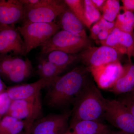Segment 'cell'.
Returning <instances> with one entry per match:
<instances>
[{"label": "cell", "instance_id": "32", "mask_svg": "<svg viewBox=\"0 0 134 134\" xmlns=\"http://www.w3.org/2000/svg\"><path fill=\"white\" fill-rule=\"evenodd\" d=\"M3 88V85L1 81V79H0V91L2 90Z\"/></svg>", "mask_w": 134, "mask_h": 134}, {"label": "cell", "instance_id": "10", "mask_svg": "<svg viewBox=\"0 0 134 134\" xmlns=\"http://www.w3.org/2000/svg\"><path fill=\"white\" fill-rule=\"evenodd\" d=\"M26 55L24 43L15 25L0 26V60L9 56Z\"/></svg>", "mask_w": 134, "mask_h": 134}, {"label": "cell", "instance_id": "35", "mask_svg": "<svg viewBox=\"0 0 134 134\" xmlns=\"http://www.w3.org/2000/svg\"><path fill=\"white\" fill-rule=\"evenodd\" d=\"M19 134H29L28 133H26V132H25V131H24L23 132H22V133H21Z\"/></svg>", "mask_w": 134, "mask_h": 134}, {"label": "cell", "instance_id": "28", "mask_svg": "<svg viewBox=\"0 0 134 134\" xmlns=\"http://www.w3.org/2000/svg\"><path fill=\"white\" fill-rule=\"evenodd\" d=\"M126 94L119 100L134 116V91Z\"/></svg>", "mask_w": 134, "mask_h": 134}, {"label": "cell", "instance_id": "7", "mask_svg": "<svg viewBox=\"0 0 134 134\" xmlns=\"http://www.w3.org/2000/svg\"><path fill=\"white\" fill-rule=\"evenodd\" d=\"M41 97L34 100H12L8 111L10 116L24 121L25 131L31 133L34 122L43 117Z\"/></svg>", "mask_w": 134, "mask_h": 134}, {"label": "cell", "instance_id": "8", "mask_svg": "<svg viewBox=\"0 0 134 134\" xmlns=\"http://www.w3.org/2000/svg\"><path fill=\"white\" fill-rule=\"evenodd\" d=\"M31 62L19 56H9L0 60V74L10 81L20 83L25 81L32 72Z\"/></svg>", "mask_w": 134, "mask_h": 134}, {"label": "cell", "instance_id": "16", "mask_svg": "<svg viewBox=\"0 0 134 134\" xmlns=\"http://www.w3.org/2000/svg\"><path fill=\"white\" fill-rule=\"evenodd\" d=\"M123 66L122 74L109 90L116 94H126L134 91V64L129 61Z\"/></svg>", "mask_w": 134, "mask_h": 134}, {"label": "cell", "instance_id": "17", "mask_svg": "<svg viewBox=\"0 0 134 134\" xmlns=\"http://www.w3.org/2000/svg\"><path fill=\"white\" fill-rule=\"evenodd\" d=\"M58 18V23H56L62 30L83 37H88L83 24L68 7Z\"/></svg>", "mask_w": 134, "mask_h": 134}, {"label": "cell", "instance_id": "11", "mask_svg": "<svg viewBox=\"0 0 134 134\" xmlns=\"http://www.w3.org/2000/svg\"><path fill=\"white\" fill-rule=\"evenodd\" d=\"M121 54L106 46L90 47L78 54L79 59L88 69L120 61Z\"/></svg>", "mask_w": 134, "mask_h": 134}, {"label": "cell", "instance_id": "3", "mask_svg": "<svg viewBox=\"0 0 134 134\" xmlns=\"http://www.w3.org/2000/svg\"><path fill=\"white\" fill-rule=\"evenodd\" d=\"M91 46L88 37L60 30L41 46V53L46 55L52 51L59 50L77 54Z\"/></svg>", "mask_w": 134, "mask_h": 134}, {"label": "cell", "instance_id": "23", "mask_svg": "<svg viewBox=\"0 0 134 134\" xmlns=\"http://www.w3.org/2000/svg\"><path fill=\"white\" fill-rule=\"evenodd\" d=\"M121 6L117 0H107L101 10L102 17L106 21L114 22L120 13Z\"/></svg>", "mask_w": 134, "mask_h": 134}, {"label": "cell", "instance_id": "30", "mask_svg": "<svg viewBox=\"0 0 134 134\" xmlns=\"http://www.w3.org/2000/svg\"><path fill=\"white\" fill-rule=\"evenodd\" d=\"M111 31L108 30L102 31L99 34L97 37V40H99V41H103L105 40L109 36Z\"/></svg>", "mask_w": 134, "mask_h": 134}, {"label": "cell", "instance_id": "26", "mask_svg": "<svg viewBox=\"0 0 134 134\" xmlns=\"http://www.w3.org/2000/svg\"><path fill=\"white\" fill-rule=\"evenodd\" d=\"M115 28V22H110L106 21L103 18L95 23L91 27V37L93 40H97L99 34L102 31L108 30L112 31Z\"/></svg>", "mask_w": 134, "mask_h": 134}, {"label": "cell", "instance_id": "14", "mask_svg": "<svg viewBox=\"0 0 134 134\" xmlns=\"http://www.w3.org/2000/svg\"><path fill=\"white\" fill-rule=\"evenodd\" d=\"M101 45L114 48L121 55L126 54L131 61L134 50V35L114 28L107 38L100 41Z\"/></svg>", "mask_w": 134, "mask_h": 134}, {"label": "cell", "instance_id": "9", "mask_svg": "<svg viewBox=\"0 0 134 134\" xmlns=\"http://www.w3.org/2000/svg\"><path fill=\"white\" fill-rule=\"evenodd\" d=\"M71 115L70 111L41 117L34 123L30 134H65L69 130Z\"/></svg>", "mask_w": 134, "mask_h": 134}, {"label": "cell", "instance_id": "21", "mask_svg": "<svg viewBox=\"0 0 134 134\" xmlns=\"http://www.w3.org/2000/svg\"><path fill=\"white\" fill-rule=\"evenodd\" d=\"M25 128L24 121L8 115L0 122V134H19L25 131Z\"/></svg>", "mask_w": 134, "mask_h": 134}, {"label": "cell", "instance_id": "36", "mask_svg": "<svg viewBox=\"0 0 134 134\" xmlns=\"http://www.w3.org/2000/svg\"><path fill=\"white\" fill-rule=\"evenodd\" d=\"M132 57H133L134 59V50L133 52V54H132Z\"/></svg>", "mask_w": 134, "mask_h": 134}, {"label": "cell", "instance_id": "15", "mask_svg": "<svg viewBox=\"0 0 134 134\" xmlns=\"http://www.w3.org/2000/svg\"><path fill=\"white\" fill-rule=\"evenodd\" d=\"M25 8L20 0H0V26L23 21Z\"/></svg>", "mask_w": 134, "mask_h": 134}, {"label": "cell", "instance_id": "34", "mask_svg": "<svg viewBox=\"0 0 134 134\" xmlns=\"http://www.w3.org/2000/svg\"><path fill=\"white\" fill-rule=\"evenodd\" d=\"M65 134H74L73 133V132H72V131H71V130H70L69 129V130H68V131L66 132V133H65Z\"/></svg>", "mask_w": 134, "mask_h": 134}, {"label": "cell", "instance_id": "12", "mask_svg": "<svg viewBox=\"0 0 134 134\" xmlns=\"http://www.w3.org/2000/svg\"><path fill=\"white\" fill-rule=\"evenodd\" d=\"M88 69L99 88L109 90L122 74L123 66L118 61Z\"/></svg>", "mask_w": 134, "mask_h": 134}, {"label": "cell", "instance_id": "4", "mask_svg": "<svg viewBox=\"0 0 134 134\" xmlns=\"http://www.w3.org/2000/svg\"><path fill=\"white\" fill-rule=\"evenodd\" d=\"M17 29L23 40L26 55L41 46L61 29L55 22L25 24Z\"/></svg>", "mask_w": 134, "mask_h": 134}, {"label": "cell", "instance_id": "13", "mask_svg": "<svg viewBox=\"0 0 134 134\" xmlns=\"http://www.w3.org/2000/svg\"><path fill=\"white\" fill-rule=\"evenodd\" d=\"M54 80L40 78L32 83L24 84L11 87L9 89L7 93L12 100H34L41 97V90L47 88Z\"/></svg>", "mask_w": 134, "mask_h": 134}, {"label": "cell", "instance_id": "19", "mask_svg": "<svg viewBox=\"0 0 134 134\" xmlns=\"http://www.w3.org/2000/svg\"><path fill=\"white\" fill-rule=\"evenodd\" d=\"M46 55L49 61L65 70L79 59L78 54L68 53L59 50L52 51Z\"/></svg>", "mask_w": 134, "mask_h": 134}, {"label": "cell", "instance_id": "6", "mask_svg": "<svg viewBox=\"0 0 134 134\" xmlns=\"http://www.w3.org/2000/svg\"><path fill=\"white\" fill-rule=\"evenodd\" d=\"M104 118L126 134H134V116L119 100L105 99Z\"/></svg>", "mask_w": 134, "mask_h": 134}, {"label": "cell", "instance_id": "29", "mask_svg": "<svg viewBox=\"0 0 134 134\" xmlns=\"http://www.w3.org/2000/svg\"><path fill=\"white\" fill-rule=\"evenodd\" d=\"M122 6L121 7V9L123 12L129 11L134 13V0H122Z\"/></svg>", "mask_w": 134, "mask_h": 134}, {"label": "cell", "instance_id": "31", "mask_svg": "<svg viewBox=\"0 0 134 134\" xmlns=\"http://www.w3.org/2000/svg\"><path fill=\"white\" fill-rule=\"evenodd\" d=\"M92 3L101 12V10L103 8V6L105 2V0H91Z\"/></svg>", "mask_w": 134, "mask_h": 134}, {"label": "cell", "instance_id": "22", "mask_svg": "<svg viewBox=\"0 0 134 134\" xmlns=\"http://www.w3.org/2000/svg\"><path fill=\"white\" fill-rule=\"evenodd\" d=\"M115 28L124 32L134 34V13L129 11L120 13L115 19Z\"/></svg>", "mask_w": 134, "mask_h": 134}, {"label": "cell", "instance_id": "25", "mask_svg": "<svg viewBox=\"0 0 134 134\" xmlns=\"http://www.w3.org/2000/svg\"><path fill=\"white\" fill-rule=\"evenodd\" d=\"M85 16L90 25L98 21L102 18L101 12L93 5L91 0H84Z\"/></svg>", "mask_w": 134, "mask_h": 134}, {"label": "cell", "instance_id": "33", "mask_svg": "<svg viewBox=\"0 0 134 134\" xmlns=\"http://www.w3.org/2000/svg\"><path fill=\"white\" fill-rule=\"evenodd\" d=\"M112 134H126L124 133V132H121V131H120V132H115V133H113Z\"/></svg>", "mask_w": 134, "mask_h": 134}, {"label": "cell", "instance_id": "27", "mask_svg": "<svg viewBox=\"0 0 134 134\" xmlns=\"http://www.w3.org/2000/svg\"><path fill=\"white\" fill-rule=\"evenodd\" d=\"M12 101L7 92L0 94V115H3L8 111Z\"/></svg>", "mask_w": 134, "mask_h": 134}, {"label": "cell", "instance_id": "18", "mask_svg": "<svg viewBox=\"0 0 134 134\" xmlns=\"http://www.w3.org/2000/svg\"><path fill=\"white\" fill-rule=\"evenodd\" d=\"M69 129L74 134H111L108 126L97 121L75 122L70 125Z\"/></svg>", "mask_w": 134, "mask_h": 134}, {"label": "cell", "instance_id": "2", "mask_svg": "<svg viewBox=\"0 0 134 134\" xmlns=\"http://www.w3.org/2000/svg\"><path fill=\"white\" fill-rule=\"evenodd\" d=\"M105 99L89 79L73 104L70 124L82 120L99 121L104 118Z\"/></svg>", "mask_w": 134, "mask_h": 134}, {"label": "cell", "instance_id": "20", "mask_svg": "<svg viewBox=\"0 0 134 134\" xmlns=\"http://www.w3.org/2000/svg\"><path fill=\"white\" fill-rule=\"evenodd\" d=\"M65 71L50 62L46 57L41 56L39 58L37 73L40 79L54 80Z\"/></svg>", "mask_w": 134, "mask_h": 134}, {"label": "cell", "instance_id": "1", "mask_svg": "<svg viewBox=\"0 0 134 134\" xmlns=\"http://www.w3.org/2000/svg\"><path fill=\"white\" fill-rule=\"evenodd\" d=\"M88 69L79 66L59 76L47 87L45 101L48 107L59 108L74 104L89 80Z\"/></svg>", "mask_w": 134, "mask_h": 134}, {"label": "cell", "instance_id": "24", "mask_svg": "<svg viewBox=\"0 0 134 134\" xmlns=\"http://www.w3.org/2000/svg\"><path fill=\"white\" fill-rule=\"evenodd\" d=\"M67 7L83 24L85 26L90 29L85 16L83 0H65Z\"/></svg>", "mask_w": 134, "mask_h": 134}, {"label": "cell", "instance_id": "5", "mask_svg": "<svg viewBox=\"0 0 134 134\" xmlns=\"http://www.w3.org/2000/svg\"><path fill=\"white\" fill-rule=\"evenodd\" d=\"M64 1L39 0L32 7L25 8L23 24L30 23H51L55 19L67 8Z\"/></svg>", "mask_w": 134, "mask_h": 134}]
</instances>
